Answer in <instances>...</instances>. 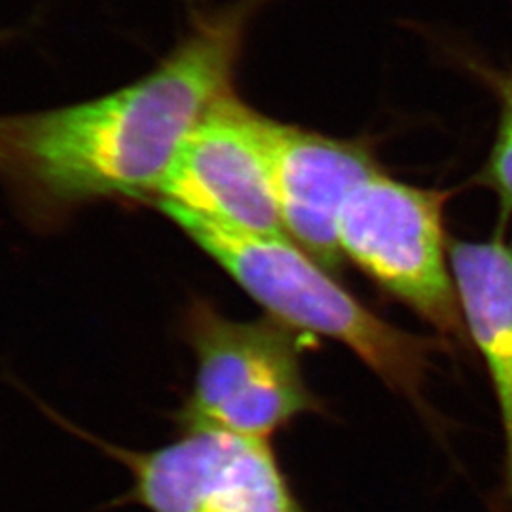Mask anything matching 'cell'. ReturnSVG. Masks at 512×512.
I'll use <instances>...</instances> for the list:
<instances>
[{"mask_svg":"<svg viewBox=\"0 0 512 512\" xmlns=\"http://www.w3.org/2000/svg\"><path fill=\"white\" fill-rule=\"evenodd\" d=\"M262 0L203 16L147 76L71 107L0 114V183L38 222L80 205L158 194L179 148L232 95L241 44Z\"/></svg>","mask_w":512,"mask_h":512,"instance_id":"cell-1","label":"cell"},{"mask_svg":"<svg viewBox=\"0 0 512 512\" xmlns=\"http://www.w3.org/2000/svg\"><path fill=\"white\" fill-rule=\"evenodd\" d=\"M164 213L272 319L344 344L391 391L431 416L423 395L431 353L442 342L380 319L285 234L238 230L183 211Z\"/></svg>","mask_w":512,"mask_h":512,"instance_id":"cell-2","label":"cell"},{"mask_svg":"<svg viewBox=\"0 0 512 512\" xmlns=\"http://www.w3.org/2000/svg\"><path fill=\"white\" fill-rule=\"evenodd\" d=\"M183 336L196 372L171 414L181 433L219 429L270 440L294 418L323 410L304 380L298 330L272 317L234 321L211 302L194 300Z\"/></svg>","mask_w":512,"mask_h":512,"instance_id":"cell-3","label":"cell"},{"mask_svg":"<svg viewBox=\"0 0 512 512\" xmlns=\"http://www.w3.org/2000/svg\"><path fill=\"white\" fill-rule=\"evenodd\" d=\"M446 194L393 181L382 171L342 205L338 241L344 256L393 294L442 338L463 346L465 323L444 251Z\"/></svg>","mask_w":512,"mask_h":512,"instance_id":"cell-4","label":"cell"},{"mask_svg":"<svg viewBox=\"0 0 512 512\" xmlns=\"http://www.w3.org/2000/svg\"><path fill=\"white\" fill-rule=\"evenodd\" d=\"M40 406L48 418L128 469L131 488L110 507L133 503L150 512H306L268 440L198 429L160 448L131 450Z\"/></svg>","mask_w":512,"mask_h":512,"instance_id":"cell-5","label":"cell"},{"mask_svg":"<svg viewBox=\"0 0 512 512\" xmlns=\"http://www.w3.org/2000/svg\"><path fill=\"white\" fill-rule=\"evenodd\" d=\"M266 116L232 93L188 133L158 190L162 211H183L256 234H285L266 143Z\"/></svg>","mask_w":512,"mask_h":512,"instance_id":"cell-6","label":"cell"},{"mask_svg":"<svg viewBox=\"0 0 512 512\" xmlns=\"http://www.w3.org/2000/svg\"><path fill=\"white\" fill-rule=\"evenodd\" d=\"M266 143L283 228L296 245L336 274L344 264L338 241L342 205L380 173L370 150L266 118Z\"/></svg>","mask_w":512,"mask_h":512,"instance_id":"cell-7","label":"cell"},{"mask_svg":"<svg viewBox=\"0 0 512 512\" xmlns=\"http://www.w3.org/2000/svg\"><path fill=\"white\" fill-rule=\"evenodd\" d=\"M448 255L465 329L494 384L512 507V245L499 238L454 241Z\"/></svg>","mask_w":512,"mask_h":512,"instance_id":"cell-8","label":"cell"},{"mask_svg":"<svg viewBox=\"0 0 512 512\" xmlns=\"http://www.w3.org/2000/svg\"><path fill=\"white\" fill-rule=\"evenodd\" d=\"M486 181L492 186L501 209L512 211V74L501 86V122L494 150L486 167Z\"/></svg>","mask_w":512,"mask_h":512,"instance_id":"cell-9","label":"cell"}]
</instances>
